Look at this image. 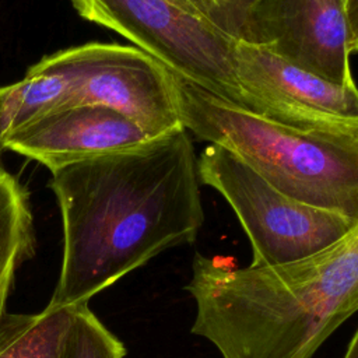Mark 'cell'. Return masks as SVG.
Here are the masks:
<instances>
[{"label": "cell", "instance_id": "6da1fadb", "mask_svg": "<svg viewBox=\"0 0 358 358\" xmlns=\"http://www.w3.org/2000/svg\"><path fill=\"white\" fill-rule=\"evenodd\" d=\"M50 173L63 259L49 306L88 302L164 250L194 242L204 222L185 127Z\"/></svg>", "mask_w": 358, "mask_h": 358}, {"label": "cell", "instance_id": "7a4b0ae2", "mask_svg": "<svg viewBox=\"0 0 358 358\" xmlns=\"http://www.w3.org/2000/svg\"><path fill=\"white\" fill-rule=\"evenodd\" d=\"M192 333L222 358H312L358 309V228L294 263L235 267L196 253Z\"/></svg>", "mask_w": 358, "mask_h": 358}, {"label": "cell", "instance_id": "3957f363", "mask_svg": "<svg viewBox=\"0 0 358 358\" xmlns=\"http://www.w3.org/2000/svg\"><path fill=\"white\" fill-rule=\"evenodd\" d=\"M182 126L224 147L281 193L358 220V141L298 130L175 76Z\"/></svg>", "mask_w": 358, "mask_h": 358}, {"label": "cell", "instance_id": "277c9868", "mask_svg": "<svg viewBox=\"0 0 358 358\" xmlns=\"http://www.w3.org/2000/svg\"><path fill=\"white\" fill-rule=\"evenodd\" d=\"M200 183L215 189L236 214L252 246V266L315 256L358 228V220L298 201L266 182L229 150L208 144L197 159Z\"/></svg>", "mask_w": 358, "mask_h": 358}, {"label": "cell", "instance_id": "5b68a950", "mask_svg": "<svg viewBox=\"0 0 358 358\" xmlns=\"http://www.w3.org/2000/svg\"><path fill=\"white\" fill-rule=\"evenodd\" d=\"M78 15L112 29L175 76L248 108L232 64L235 38L187 0H70Z\"/></svg>", "mask_w": 358, "mask_h": 358}, {"label": "cell", "instance_id": "8992f818", "mask_svg": "<svg viewBox=\"0 0 358 358\" xmlns=\"http://www.w3.org/2000/svg\"><path fill=\"white\" fill-rule=\"evenodd\" d=\"M29 69L69 77L67 106L109 108L136 123L150 138L183 127L175 74L136 46L88 42L48 55Z\"/></svg>", "mask_w": 358, "mask_h": 358}, {"label": "cell", "instance_id": "52a82bcc", "mask_svg": "<svg viewBox=\"0 0 358 358\" xmlns=\"http://www.w3.org/2000/svg\"><path fill=\"white\" fill-rule=\"evenodd\" d=\"M232 64L248 109L285 126L358 141V92L267 48L235 39Z\"/></svg>", "mask_w": 358, "mask_h": 358}, {"label": "cell", "instance_id": "ba28073f", "mask_svg": "<svg viewBox=\"0 0 358 358\" xmlns=\"http://www.w3.org/2000/svg\"><path fill=\"white\" fill-rule=\"evenodd\" d=\"M235 39L267 48L329 81L355 85L351 57L358 49V22L341 0H255Z\"/></svg>", "mask_w": 358, "mask_h": 358}, {"label": "cell", "instance_id": "9c48e42d", "mask_svg": "<svg viewBox=\"0 0 358 358\" xmlns=\"http://www.w3.org/2000/svg\"><path fill=\"white\" fill-rule=\"evenodd\" d=\"M147 140L150 137L136 123L109 108L74 105L46 113L14 131L7 138L6 150L55 172Z\"/></svg>", "mask_w": 358, "mask_h": 358}, {"label": "cell", "instance_id": "30bf717a", "mask_svg": "<svg viewBox=\"0 0 358 358\" xmlns=\"http://www.w3.org/2000/svg\"><path fill=\"white\" fill-rule=\"evenodd\" d=\"M71 81L60 73L28 67L24 78L0 87V154L7 138L41 116L67 106Z\"/></svg>", "mask_w": 358, "mask_h": 358}, {"label": "cell", "instance_id": "8fae6325", "mask_svg": "<svg viewBox=\"0 0 358 358\" xmlns=\"http://www.w3.org/2000/svg\"><path fill=\"white\" fill-rule=\"evenodd\" d=\"M35 252L28 193L10 173L0 179V322L20 264Z\"/></svg>", "mask_w": 358, "mask_h": 358}, {"label": "cell", "instance_id": "7c38bea8", "mask_svg": "<svg viewBox=\"0 0 358 358\" xmlns=\"http://www.w3.org/2000/svg\"><path fill=\"white\" fill-rule=\"evenodd\" d=\"M73 306L39 313H6L0 322V358H60Z\"/></svg>", "mask_w": 358, "mask_h": 358}, {"label": "cell", "instance_id": "4fadbf2b", "mask_svg": "<svg viewBox=\"0 0 358 358\" xmlns=\"http://www.w3.org/2000/svg\"><path fill=\"white\" fill-rule=\"evenodd\" d=\"M124 344L90 309L88 302L73 305L60 358H124Z\"/></svg>", "mask_w": 358, "mask_h": 358}, {"label": "cell", "instance_id": "5bb4252c", "mask_svg": "<svg viewBox=\"0 0 358 358\" xmlns=\"http://www.w3.org/2000/svg\"><path fill=\"white\" fill-rule=\"evenodd\" d=\"M211 24L236 38L242 18L255 0H187Z\"/></svg>", "mask_w": 358, "mask_h": 358}, {"label": "cell", "instance_id": "9a60e30c", "mask_svg": "<svg viewBox=\"0 0 358 358\" xmlns=\"http://www.w3.org/2000/svg\"><path fill=\"white\" fill-rule=\"evenodd\" d=\"M341 3H343V6H344V8H345V11H347V14L350 15V18L354 21V22H358V11H357V8H358V0H341Z\"/></svg>", "mask_w": 358, "mask_h": 358}, {"label": "cell", "instance_id": "2e32d148", "mask_svg": "<svg viewBox=\"0 0 358 358\" xmlns=\"http://www.w3.org/2000/svg\"><path fill=\"white\" fill-rule=\"evenodd\" d=\"M343 358H358V333H354V336L351 337Z\"/></svg>", "mask_w": 358, "mask_h": 358}, {"label": "cell", "instance_id": "e0dca14e", "mask_svg": "<svg viewBox=\"0 0 358 358\" xmlns=\"http://www.w3.org/2000/svg\"><path fill=\"white\" fill-rule=\"evenodd\" d=\"M7 175H8V172H7L6 168L1 165V161H0V179L4 178V176H7Z\"/></svg>", "mask_w": 358, "mask_h": 358}]
</instances>
